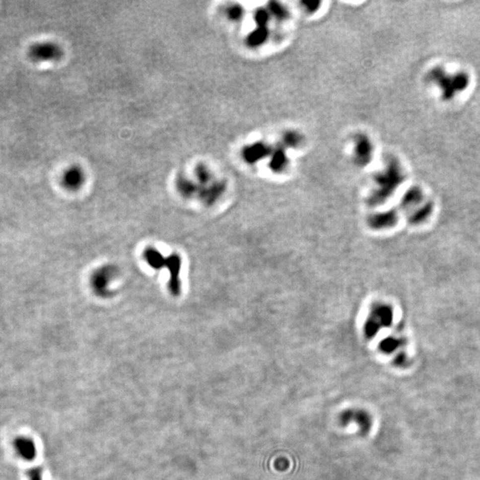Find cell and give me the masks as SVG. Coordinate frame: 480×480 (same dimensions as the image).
<instances>
[{
  "mask_svg": "<svg viewBox=\"0 0 480 480\" xmlns=\"http://www.w3.org/2000/svg\"><path fill=\"white\" fill-rule=\"evenodd\" d=\"M14 446L17 451L18 455L27 461H31L36 457V446L34 442L31 439L24 437H21L15 439Z\"/></svg>",
  "mask_w": 480,
  "mask_h": 480,
  "instance_id": "obj_6",
  "label": "cell"
},
{
  "mask_svg": "<svg viewBox=\"0 0 480 480\" xmlns=\"http://www.w3.org/2000/svg\"><path fill=\"white\" fill-rule=\"evenodd\" d=\"M115 276V272L111 268H102L95 272L93 276V285L96 292L103 293L106 292L108 283L111 282Z\"/></svg>",
  "mask_w": 480,
  "mask_h": 480,
  "instance_id": "obj_5",
  "label": "cell"
},
{
  "mask_svg": "<svg viewBox=\"0 0 480 480\" xmlns=\"http://www.w3.org/2000/svg\"><path fill=\"white\" fill-rule=\"evenodd\" d=\"M41 473L42 472L39 468H33V469H30V472L28 473V476L30 480H42Z\"/></svg>",
  "mask_w": 480,
  "mask_h": 480,
  "instance_id": "obj_7",
  "label": "cell"
},
{
  "mask_svg": "<svg viewBox=\"0 0 480 480\" xmlns=\"http://www.w3.org/2000/svg\"><path fill=\"white\" fill-rule=\"evenodd\" d=\"M339 423L343 427H347L351 423L355 424L360 433L366 435L369 433L373 427V418L369 412L363 408H348L341 412Z\"/></svg>",
  "mask_w": 480,
  "mask_h": 480,
  "instance_id": "obj_3",
  "label": "cell"
},
{
  "mask_svg": "<svg viewBox=\"0 0 480 480\" xmlns=\"http://www.w3.org/2000/svg\"><path fill=\"white\" fill-rule=\"evenodd\" d=\"M145 259L151 265L153 268H162L166 265L170 270L171 277L170 287L172 293L177 294L180 291V284H179L178 274L181 267V260L177 255H171L167 259H164L161 254L154 249H149L145 253Z\"/></svg>",
  "mask_w": 480,
  "mask_h": 480,
  "instance_id": "obj_2",
  "label": "cell"
},
{
  "mask_svg": "<svg viewBox=\"0 0 480 480\" xmlns=\"http://www.w3.org/2000/svg\"><path fill=\"white\" fill-rule=\"evenodd\" d=\"M27 56L34 63L57 62L64 57V50L56 41L41 40L29 46Z\"/></svg>",
  "mask_w": 480,
  "mask_h": 480,
  "instance_id": "obj_1",
  "label": "cell"
},
{
  "mask_svg": "<svg viewBox=\"0 0 480 480\" xmlns=\"http://www.w3.org/2000/svg\"><path fill=\"white\" fill-rule=\"evenodd\" d=\"M85 179V170L78 165H72L64 171L61 177V183L66 190L76 192L84 185Z\"/></svg>",
  "mask_w": 480,
  "mask_h": 480,
  "instance_id": "obj_4",
  "label": "cell"
}]
</instances>
